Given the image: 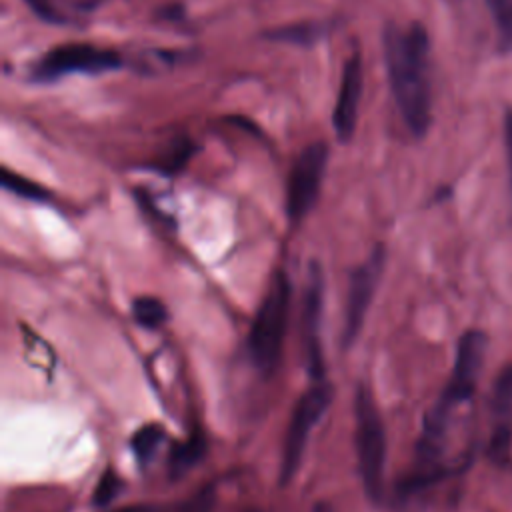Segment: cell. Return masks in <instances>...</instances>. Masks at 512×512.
Masks as SVG:
<instances>
[{"label": "cell", "instance_id": "cell-1", "mask_svg": "<svg viewBox=\"0 0 512 512\" xmlns=\"http://www.w3.org/2000/svg\"><path fill=\"white\" fill-rule=\"evenodd\" d=\"M384 58L398 110L414 136H424L432 120L430 40L420 22L388 24L384 30Z\"/></svg>", "mask_w": 512, "mask_h": 512}, {"label": "cell", "instance_id": "cell-2", "mask_svg": "<svg viewBox=\"0 0 512 512\" xmlns=\"http://www.w3.org/2000/svg\"><path fill=\"white\" fill-rule=\"evenodd\" d=\"M288 310H290V280L284 272H276L256 312V318L252 322V330L248 336L250 360L262 374H270L278 366V360L282 354V342L286 334Z\"/></svg>", "mask_w": 512, "mask_h": 512}, {"label": "cell", "instance_id": "cell-3", "mask_svg": "<svg viewBox=\"0 0 512 512\" xmlns=\"http://www.w3.org/2000/svg\"><path fill=\"white\" fill-rule=\"evenodd\" d=\"M356 420V454L358 470L372 502H380L384 492V466H386V430L368 386H358L354 396Z\"/></svg>", "mask_w": 512, "mask_h": 512}, {"label": "cell", "instance_id": "cell-4", "mask_svg": "<svg viewBox=\"0 0 512 512\" xmlns=\"http://www.w3.org/2000/svg\"><path fill=\"white\" fill-rule=\"evenodd\" d=\"M120 66L122 58L114 50L92 44H64L36 60L30 78L34 82H54L68 74H102L118 70Z\"/></svg>", "mask_w": 512, "mask_h": 512}, {"label": "cell", "instance_id": "cell-5", "mask_svg": "<svg viewBox=\"0 0 512 512\" xmlns=\"http://www.w3.org/2000/svg\"><path fill=\"white\" fill-rule=\"evenodd\" d=\"M330 402H332V386L328 382H318L314 388L304 392L302 398L296 402L288 422V432L284 438L280 484H288L294 478L302 462L308 438L314 426L318 424V420L324 416Z\"/></svg>", "mask_w": 512, "mask_h": 512}, {"label": "cell", "instance_id": "cell-6", "mask_svg": "<svg viewBox=\"0 0 512 512\" xmlns=\"http://www.w3.org/2000/svg\"><path fill=\"white\" fill-rule=\"evenodd\" d=\"M486 346H488L486 334L480 330H468L466 334L460 336L450 380H448L442 396L434 404V408H432L434 412L452 416L456 408L470 402V398L474 396L478 378H480Z\"/></svg>", "mask_w": 512, "mask_h": 512}, {"label": "cell", "instance_id": "cell-7", "mask_svg": "<svg viewBox=\"0 0 512 512\" xmlns=\"http://www.w3.org/2000/svg\"><path fill=\"white\" fill-rule=\"evenodd\" d=\"M326 164L328 146L324 142H312L298 154L286 188V214L290 222H300L316 204Z\"/></svg>", "mask_w": 512, "mask_h": 512}, {"label": "cell", "instance_id": "cell-8", "mask_svg": "<svg viewBox=\"0 0 512 512\" xmlns=\"http://www.w3.org/2000/svg\"><path fill=\"white\" fill-rule=\"evenodd\" d=\"M384 270V248L378 246L374 252L350 274L346 308H344V328H342V346L348 348L358 338L374 292L378 288L380 276Z\"/></svg>", "mask_w": 512, "mask_h": 512}, {"label": "cell", "instance_id": "cell-9", "mask_svg": "<svg viewBox=\"0 0 512 512\" xmlns=\"http://www.w3.org/2000/svg\"><path fill=\"white\" fill-rule=\"evenodd\" d=\"M324 312V274L318 262L308 268V280L302 300V346L306 370L318 382L324 378V356L320 344V326Z\"/></svg>", "mask_w": 512, "mask_h": 512}, {"label": "cell", "instance_id": "cell-10", "mask_svg": "<svg viewBox=\"0 0 512 512\" xmlns=\"http://www.w3.org/2000/svg\"><path fill=\"white\" fill-rule=\"evenodd\" d=\"M492 432L488 456L496 464H504L512 448V364L506 366L492 388Z\"/></svg>", "mask_w": 512, "mask_h": 512}, {"label": "cell", "instance_id": "cell-11", "mask_svg": "<svg viewBox=\"0 0 512 512\" xmlns=\"http://www.w3.org/2000/svg\"><path fill=\"white\" fill-rule=\"evenodd\" d=\"M362 96V62L360 54L354 52L344 64L342 80L338 86V98L332 112L334 134L340 142H348L354 136L358 122V106Z\"/></svg>", "mask_w": 512, "mask_h": 512}, {"label": "cell", "instance_id": "cell-12", "mask_svg": "<svg viewBox=\"0 0 512 512\" xmlns=\"http://www.w3.org/2000/svg\"><path fill=\"white\" fill-rule=\"evenodd\" d=\"M206 454V440L202 434H192L184 442H176L170 450L168 470L172 478L184 476L190 468H194Z\"/></svg>", "mask_w": 512, "mask_h": 512}, {"label": "cell", "instance_id": "cell-13", "mask_svg": "<svg viewBox=\"0 0 512 512\" xmlns=\"http://www.w3.org/2000/svg\"><path fill=\"white\" fill-rule=\"evenodd\" d=\"M326 32H328V26L324 22L308 20V22H298V24H288V26L268 30L264 32V38L276 40V42H290L298 46H310L318 42Z\"/></svg>", "mask_w": 512, "mask_h": 512}, {"label": "cell", "instance_id": "cell-14", "mask_svg": "<svg viewBox=\"0 0 512 512\" xmlns=\"http://www.w3.org/2000/svg\"><path fill=\"white\" fill-rule=\"evenodd\" d=\"M134 320L146 330H158L168 320L166 306L154 296H140L132 302Z\"/></svg>", "mask_w": 512, "mask_h": 512}, {"label": "cell", "instance_id": "cell-15", "mask_svg": "<svg viewBox=\"0 0 512 512\" xmlns=\"http://www.w3.org/2000/svg\"><path fill=\"white\" fill-rule=\"evenodd\" d=\"M162 438H164V430L158 424H146L138 432H134L130 446L138 462L148 464L154 458L158 446L162 444Z\"/></svg>", "mask_w": 512, "mask_h": 512}, {"label": "cell", "instance_id": "cell-16", "mask_svg": "<svg viewBox=\"0 0 512 512\" xmlns=\"http://www.w3.org/2000/svg\"><path fill=\"white\" fill-rule=\"evenodd\" d=\"M2 186L6 188V190H10L12 194H16V196H22V198H26V200H34V202H44V200H48L50 198V194H48V190H44L40 184H36V182H32V180H28V178H24V176H20V174H14V172H10V170H2Z\"/></svg>", "mask_w": 512, "mask_h": 512}, {"label": "cell", "instance_id": "cell-17", "mask_svg": "<svg viewBox=\"0 0 512 512\" xmlns=\"http://www.w3.org/2000/svg\"><path fill=\"white\" fill-rule=\"evenodd\" d=\"M122 486L124 484H122L120 476L114 470H106L96 482L94 496H92L94 506H108L110 502H114L118 498V494L122 492Z\"/></svg>", "mask_w": 512, "mask_h": 512}, {"label": "cell", "instance_id": "cell-18", "mask_svg": "<svg viewBox=\"0 0 512 512\" xmlns=\"http://www.w3.org/2000/svg\"><path fill=\"white\" fill-rule=\"evenodd\" d=\"M502 44H512V0H486Z\"/></svg>", "mask_w": 512, "mask_h": 512}, {"label": "cell", "instance_id": "cell-19", "mask_svg": "<svg viewBox=\"0 0 512 512\" xmlns=\"http://www.w3.org/2000/svg\"><path fill=\"white\" fill-rule=\"evenodd\" d=\"M216 502V492L214 486H202L194 496H190L178 512H212Z\"/></svg>", "mask_w": 512, "mask_h": 512}, {"label": "cell", "instance_id": "cell-20", "mask_svg": "<svg viewBox=\"0 0 512 512\" xmlns=\"http://www.w3.org/2000/svg\"><path fill=\"white\" fill-rule=\"evenodd\" d=\"M26 4L32 8L36 16H40L46 22L62 24L68 20V16L56 6V0H26Z\"/></svg>", "mask_w": 512, "mask_h": 512}, {"label": "cell", "instance_id": "cell-21", "mask_svg": "<svg viewBox=\"0 0 512 512\" xmlns=\"http://www.w3.org/2000/svg\"><path fill=\"white\" fill-rule=\"evenodd\" d=\"M504 142H506L508 174H510V188H512V108H508L504 114Z\"/></svg>", "mask_w": 512, "mask_h": 512}, {"label": "cell", "instance_id": "cell-22", "mask_svg": "<svg viewBox=\"0 0 512 512\" xmlns=\"http://www.w3.org/2000/svg\"><path fill=\"white\" fill-rule=\"evenodd\" d=\"M114 512H168V510L162 506H152V504H136V506L114 510Z\"/></svg>", "mask_w": 512, "mask_h": 512}, {"label": "cell", "instance_id": "cell-23", "mask_svg": "<svg viewBox=\"0 0 512 512\" xmlns=\"http://www.w3.org/2000/svg\"><path fill=\"white\" fill-rule=\"evenodd\" d=\"M314 512H334L326 502H318L316 504V508H314Z\"/></svg>", "mask_w": 512, "mask_h": 512}, {"label": "cell", "instance_id": "cell-24", "mask_svg": "<svg viewBox=\"0 0 512 512\" xmlns=\"http://www.w3.org/2000/svg\"><path fill=\"white\" fill-rule=\"evenodd\" d=\"M246 512H260L258 508H250V510H246Z\"/></svg>", "mask_w": 512, "mask_h": 512}]
</instances>
